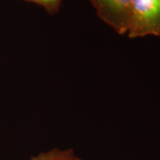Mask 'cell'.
<instances>
[{"instance_id":"6da1fadb","label":"cell","mask_w":160,"mask_h":160,"mask_svg":"<svg viewBox=\"0 0 160 160\" xmlns=\"http://www.w3.org/2000/svg\"><path fill=\"white\" fill-rule=\"evenodd\" d=\"M126 36L131 38L160 37V0H132Z\"/></svg>"},{"instance_id":"7a4b0ae2","label":"cell","mask_w":160,"mask_h":160,"mask_svg":"<svg viewBox=\"0 0 160 160\" xmlns=\"http://www.w3.org/2000/svg\"><path fill=\"white\" fill-rule=\"evenodd\" d=\"M132 0H89L101 21L120 36L127 34Z\"/></svg>"},{"instance_id":"3957f363","label":"cell","mask_w":160,"mask_h":160,"mask_svg":"<svg viewBox=\"0 0 160 160\" xmlns=\"http://www.w3.org/2000/svg\"><path fill=\"white\" fill-rule=\"evenodd\" d=\"M77 156L72 149H54L42 151L32 156L29 160H76Z\"/></svg>"},{"instance_id":"277c9868","label":"cell","mask_w":160,"mask_h":160,"mask_svg":"<svg viewBox=\"0 0 160 160\" xmlns=\"http://www.w3.org/2000/svg\"><path fill=\"white\" fill-rule=\"evenodd\" d=\"M41 6L50 15H55L60 12L63 0H23Z\"/></svg>"},{"instance_id":"5b68a950","label":"cell","mask_w":160,"mask_h":160,"mask_svg":"<svg viewBox=\"0 0 160 160\" xmlns=\"http://www.w3.org/2000/svg\"><path fill=\"white\" fill-rule=\"evenodd\" d=\"M76 160H84V159H82V158H78V157H77Z\"/></svg>"}]
</instances>
